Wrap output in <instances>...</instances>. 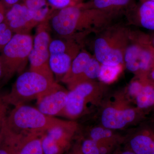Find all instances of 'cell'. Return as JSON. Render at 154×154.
Here are the masks:
<instances>
[{
    "label": "cell",
    "mask_w": 154,
    "mask_h": 154,
    "mask_svg": "<svg viewBox=\"0 0 154 154\" xmlns=\"http://www.w3.org/2000/svg\"><path fill=\"white\" fill-rule=\"evenodd\" d=\"M114 16L89 8L85 3L54 10L47 20L50 30L58 37L80 40L91 32L113 23Z\"/></svg>",
    "instance_id": "obj_1"
},
{
    "label": "cell",
    "mask_w": 154,
    "mask_h": 154,
    "mask_svg": "<svg viewBox=\"0 0 154 154\" xmlns=\"http://www.w3.org/2000/svg\"><path fill=\"white\" fill-rule=\"evenodd\" d=\"M110 24L96 33L94 57L101 64L116 66L124 62L131 31L119 24Z\"/></svg>",
    "instance_id": "obj_2"
},
{
    "label": "cell",
    "mask_w": 154,
    "mask_h": 154,
    "mask_svg": "<svg viewBox=\"0 0 154 154\" xmlns=\"http://www.w3.org/2000/svg\"><path fill=\"white\" fill-rule=\"evenodd\" d=\"M60 87L54 79L30 70L21 74L10 93L3 97L8 105L15 107L38 100Z\"/></svg>",
    "instance_id": "obj_3"
},
{
    "label": "cell",
    "mask_w": 154,
    "mask_h": 154,
    "mask_svg": "<svg viewBox=\"0 0 154 154\" xmlns=\"http://www.w3.org/2000/svg\"><path fill=\"white\" fill-rule=\"evenodd\" d=\"M65 121L48 116L37 108L24 105L14 107L7 116L4 127L15 134H43Z\"/></svg>",
    "instance_id": "obj_4"
},
{
    "label": "cell",
    "mask_w": 154,
    "mask_h": 154,
    "mask_svg": "<svg viewBox=\"0 0 154 154\" xmlns=\"http://www.w3.org/2000/svg\"><path fill=\"white\" fill-rule=\"evenodd\" d=\"M128 98L125 93L119 92L104 103L101 115L102 126L110 129H121L143 118V111L131 105Z\"/></svg>",
    "instance_id": "obj_5"
},
{
    "label": "cell",
    "mask_w": 154,
    "mask_h": 154,
    "mask_svg": "<svg viewBox=\"0 0 154 154\" xmlns=\"http://www.w3.org/2000/svg\"><path fill=\"white\" fill-rule=\"evenodd\" d=\"M105 91L103 85L95 80L80 83L69 91L66 106L61 116L72 119L82 116L90 106L102 103Z\"/></svg>",
    "instance_id": "obj_6"
},
{
    "label": "cell",
    "mask_w": 154,
    "mask_h": 154,
    "mask_svg": "<svg viewBox=\"0 0 154 154\" xmlns=\"http://www.w3.org/2000/svg\"><path fill=\"white\" fill-rule=\"evenodd\" d=\"M33 40L30 34H14L0 52V59L10 79L25 69L33 47Z\"/></svg>",
    "instance_id": "obj_7"
},
{
    "label": "cell",
    "mask_w": 154,
    "mask_h": 154,
    "mask_svg": "<svg viewBox=\"0 0 154 154\" xmlns=\"http://www.w3.org/2000/svg\"><path fill=\"white\" fill-rule=\"evenodd\" d=\"M80 40L57 37L49 46V66L57 79H62L69 71L72 62L82 50Z\"/></svg>",
    "instance_id": "obj_8"
},
{
    "label": "cell",
    "mask_w": 154,
    "mask_h": 154,
    "mask_svg": "<svg viewBox=\"0 0 154 154\" xmlns=\"http://www.w3.org/2000/svg\"><path fill=\"white\" fill-rule=\"evenodd\" d=\"M47 20L38 25L28 61L30 70L54 79L49 66V46L51 39Z\"/></svg>",
    "instance_id": "obj_9"
},
{
    "label": "cell",
    "mask_w": 154,
    "mask_h": 154,
    "mask_svg": "<svg viewBox=\"0 0 154 154\" xmlns=\"http://www.w3.org/2000/svg\"><path fill=\"white\" fill-rule=\"evenodd\" d=\"M126 69L137 75L146 76L154 63V49L137 40L131 33L130 39L125 52Z\"/></svg>",
    "instance_id": "obj_10"
},
{
    "label": "cell",
    "mask_w": 154,
    "mask_h": 154,
    "mask_svg": "<svg viewBox=\"0 0 154 154\" xmlns=\"http://www.w3.org/2000/svg\"><path fill=\"white\" fill-rule=\"evenodd\" d=\"M78 128L75 122L65 121L48 130L42 137L44 154L62 153L68 148Z\"/></svg>",
    "instance_id": "obj_11"
},
{
    "label": "cell",
    "mask_w": 154,
    "mask_h": 154,
    "mask_svg": "<svg viewBox=\"0 0 154 154\" xmlns=\"http://www.w3.org/2000/svg\"><path fill=\"white\" fill-rule=\"evenodd\" d=\"M4 22L14 34H29L30 30L38 25L34 21L31 11L22 2L6 10Z\"/></svg>",
    "instance_id": "obj_12"
},
{
    "label": "cell",
    "mask_w": 154,
    "mask_h": 154,
    "mask_svg": "<svg viewBox=\"0 0 154 154\" xmlns=\"http://www.w3.org/2000/svg\"><path fill=\"white\" fill-rule=\"evenodd\" d=\"M68 93L61 87L38 99L37 109L41 113L51 117L61 116L66 106Z\"/></svg>",
    "instance_id": "obj_13"
},
{
    "label": "cell",
    "mask_w": 154,
    "mask_h": 154,
    "mask_svg": "<svg viewBox=\"0 0 154 154\" xmlns=\"http://www.w3.org/2000/svg\"><path fill=\"white\" fill-rule=\"evenodd\" d=\"M5 131L17 154H44L42 145V137L44 134H17L6 129Z\"/></svg>",
    "instance_id": "obj_14"
},
{
    "label": "cell",
    "mask_w": 154,
    "mask_h": 154,
    "mask_svg": "<svg viewBox=\"0 0 154 154\" xmlns=\"http://www.w3.org/2000/svg\"><path fill=\"white\" fill-rule=\"evenodd\" d=\"M128 150L136 154H154V130L142 128L131 135L128 140Z\"/></svg>",
    "instance_id": "obj_15"
},
{
    "label": "cell",
    "mask_w": 154,
    "mask_h": 154,
    "mask_svg": "<svg viewBox=\"0 0 154 154\" xmlns=\"http://www.w3.org/2000/svg\"><path fill=\"white\" fill-rule=\"evenodd\" d=\"M92 57L89 52L82 49L73 60L69 71L61 79L62 82L68 86L69 90L80 84L82 77Z\"/></svg>",
    "instance_id": "obj_16"
},
{
    "label": "cell",
    "mask_w": 154,
    "mask_h": 154,
    "mask_svg": "<svg viewBox=\"0 0 154 154\" xmlns=\"http://www.w3.org/2000/svg\"><path fill=\"white\" fill-rule=\"evenodd\" d=\"M134 0H90L85 3L89 8L117 17L125 10L130 9Z\"/></svg>",
    "instance_id": "obj_17"
},
{
    "label": "cell",
    "mask_w": 154,
    "mask_h": 154,
    "mask_svg": "<svg viewBox=\"0 0 154 154\" xmlns=\"http://www.w3.org/2000/svg\"><path fill=\"white\" fill-rule=\"evenodd\" d=\"M89 138L97 144L111 146L115 148L124 140V138L113 131V130L105 127L97 126L90 130Z\"/></svg>",
    "instance_id": "obj_18"
},
{
    "label": "cell",
    "mask_w": 154,
    "mask_h": 154,
    "mask_svg": "<svg viewBox=\"0 0 154 154\" xmlns=\"http://www.w3.org/2000/svg\"><path fill=\"white\" fill-rule=\"evenodd\" d=\"M22 2L31 11L38 25L47 20L54 10L47 0H22Z\"/></svg>",
    "instance_id": "obj_19"
},
{
    "label": "cell",
    "mask_w": 154,
    "mask_h": 154,
    "mask_svg": "<svg viewBox=\"0 0 154 154\" xmlns=\"http://www.w3.org/2000/svg\"><path fill=\"white\" fill-rule=\"evenodd\" d=\"M137 107L143 110L154 106V84L147 78L140 92L134 99Z\"/></svg>",
    "instance_id": "obj_20"
},
{
    "label": "cell",
    "mask_w": 154,
    "mask_h": 154,
    "mask_svg": "<svg viewBox=\"0 0 154 154\" xmlns=\"http://www.w3.org/2000/svg\"><path fill=\"white\" fill-rule=\"evenodd\" d=\"M137 14L140 24L143 28L154 30V2H141Z\"/></svg>",
    "instance_id": "obj_21"
},
{
    "label": "cell",
    "mask_w": 154,
    "mask_h": 154,
    "mask_svg": "<svg viewBox=\"0 0 154 154\" xmlns=\"http://www.w3.org/2000/svg\"><path fill=\"white\" fill-rule=\"evenodd\" d=\"M122 70V64L116 66L101 64L98 79L102 83L110 84L116 80Z\"/></svg>",
    "instance_id": "obj_22"
},
{
    "label": "cell",
    "mask_w": 154,
    "mask_h": 154,
    "mask_svg": "<svg viewBox=\"0 0 154 154\" xmlns=\"http://www.w3.org/2000/svg\"><path fill=\"white\" fill-rule=\"evenodd\" d=\"M101 66V64L96 58L92 57L83 74L80 84L88 81H93L99 78Z\"/></svg>",
    "instance_id": "obj_23"
},
{
    "label": "cell",
    "mask_w": 154,
    "mask_h": 154,
    "mask_svg": "<svg viewBox=\"0 0 154 154\" xmlns=\"http://www.w3.org/2000/svg\"><path fill=\"white\" fill-rule=\"evenodd\" d=\"M78 146L83 154H100L97 143L90 138L83 140Z\"/></svg>",
    "instance_id": "obj_24"
},
{
    "label": "cell",
    "mask_w": 154,
    "mask_h": 154,
    "mask_svg": "<svg viewBox=\"0 0 154 154\" xmlns=\"http://www.w3.org/2000/svg\"><path fill=\"white\" fill-rule=\"evenodd\" d=\"M14 34L5 22L0 24V52L11 40Z\"/></svg>",
    "instance_id": "obj_25"
},
{
    "label": "cell",
    "mask_w": 154,
    "mask_h": 154,
    "mask_svg": "<svg viewBox=\"0 0 154 154\" xmlns=\"http://www.w3.org/2000/svg\"><path fill=\"white\" fill-rule=\"evenodd\" d=\"M50 5L54 10H59L78 5L84 3V0H47Z\"/></svg>",
    "instance_id": "obj_26"
},
{
    "label": "cell",
    "mask_w": 154,
    "mask_h": 154,
    "mask_svg": "<svg viewBox=\"0 0 154 154\" xmlns=\"http://www.w3.org/2000/svg\"><path fill=\"white\" fill-rule=\"evenodd\" d=\"M0 154H17L14 146L4 134L2 129L0 141Z\"/></svg>",
    "instance_id": "obj_27"
},
{
    "label": "cell",
    "mask_w": 154,
    "mask_h": 154,
    "mask_svg": "<svg viewBox=\"0 0 154 154\" xmlns=\"http://www.w3.org/2000/svg\"><path fill=\"white\" fill-rule=\"evenodd\" d=\"M1 89V88H0ZM4 95L0 94V132L2 129L7 118L8 106L3 97Z\"/></svg>",
    "instance_id": "obj_28"
},
{
    "label": "cell",
    "mask_w": 154,
    "mask_h": 154,
    "mask_svg": "<svg viewBox=\"0 0 154 154\" xmlns=\"http://www.w3.org/2000/svg\"><path fill=\"white\" fill-rule=\"evenodd\" d=\"M10 79V78L0 59V88H1Z\"/></svg>",
    "instance_id": "obj_29"
},
{
    "label": "cell",
    "mask_w": 154,
    "mask_h": 154,
    "mask_svg": "<svg viewBox=\"0 0 154 154\" xmlns=\"http://www.w3.org/2000/svg\"><path fill=\"white\" fill-rule=\"evenodd\" d=\"M2 3L6 10L11 8L17 3L22 2V0H0Z\"/></svg>",
    "instance_id": "obj_30"
},
{
    "label": "cell",
    "mask_w": 154,
    "mask_h": 154,
    "mask_svg": "<svg viewBox=\"0 0 154 154\" xmlns=\"http://www.w3.org/2000/svg\"><path fill=\"white\" fill-rule=\"evenodd\" d=\"M6 9L2 3L0 1V24L4 22Z\"/></svg>",
    "instance_id": "obj_31"
},
{
    "label": "cell",
    "mask_w": 154,
    "mask_h": 154,
    "mask_svg": "<svg viewBox=\"0 0 154 154\" xmlns=\"http://www.w3.org/2000/svg\"><path fill=\"white\" fill-rule=\"evenodd\" d=\"M146 76L151 82L154 83V63L149 71Z\"/></svg>",
    "instance_id": "obj_32"
},
{
    "label": "cell",
    "mask_w": 154,
    "mask_h": 154,
    "mask_svg": "<svg viewBox=\"0 0 154 154\" xmlns=\"http://www.w3.org/2000/svg\"><path fill=\"white\" fill-rule=\"evenodd\" d=\"M72 154H83L80 151L79 148V146H76L74 148Z\"/></svg>",
    "instance_id": "obj_33"
},
{
    "label": "cell",
    "mask_w": 154,
    "mask_h": 154,
    "mask_svg": "<svg viewBox=\"0 0 154 154\" xmlns=\"http://www.w3.org/2000/svg\"><path fill=\"white\" fill-rule=\"evenodd\" d=\"M116 154H136L133 152L129 150L128 149L126 150L123 151H120L116 153Z\"/></svg>",
    "instance_id": "obj_34"
},
{
    "label": "cell",
    "mask_w": 154,
    "mask_h": 154,
    "mask_svg": "<svg viewBox=\"0 0 154 154\" xmlns=\"http://www.w3.org/2000/svg\"><path fill=\"white\" fill-rule=\"evenodd\" d=\"M141 2H145V1H151V2H154V0H141Z\"/></svg>",
    "instance_id": "obj_35"
},
{
    "label": "cell",
    "mask_w": 154,
    "mask_h": 154,
    "mask_svg": "<svg viewBox=\"0 0 154 154\" xmlns=\"http://www.w3.org/2000/svg\"><path fill=\"white\" fill-rule=\"evenodd\" d=\"M1 136H2V131L0 132V141H1Z\"/></svg>",
    "instance_id": "obj_36"
},
{
    "label": "cell",
    "mask_w": 154,
    "mask_h": 154,
    "mask_svg": "<svg viewBox=\"0 0 154 154\" xmlns=\"http://www.w3.org/2000/svg\"><path fill=\"white\" fill-rule=\"evenodd\" d=\"M153 44L154 46V36L153 37Z\"/></svg>",
    "instance_id": "obj_37"
},
{
    "label": "cell",
    "mask_w": 154,
    "mask_h": 154,
    "mask_svg": "<svg viewBox=\"0 0 154 154\" xmlns=\"http://www.w3.org/2000/svg\"></svg>",
    "instance_id": "obj_38"
}]
</instances>
